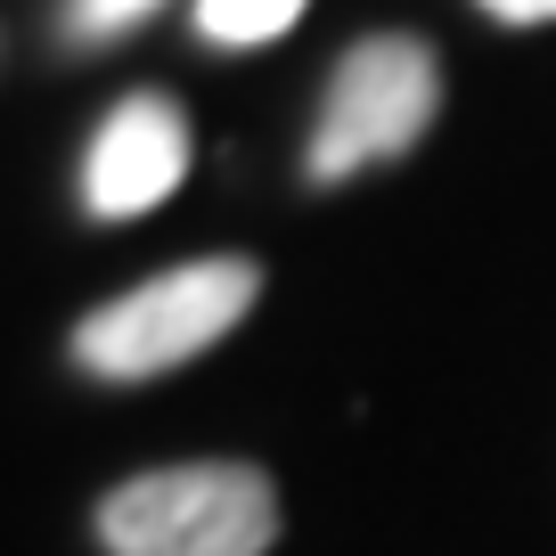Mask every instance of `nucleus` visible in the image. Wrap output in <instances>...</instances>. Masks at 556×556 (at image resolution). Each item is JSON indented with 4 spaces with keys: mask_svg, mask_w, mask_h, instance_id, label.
Returning a JSON list of instances; mask_svg holds the SVG:
<instances>
[{
    "mask_svg": "<svg viewBox=\"0 0 556 556\" xmlns=\"http://www.w3.org/2000/svg\"><path fill=\"white\" fill-rule=\"evenodd\" d=\"M262 295V270L245 254H197L180 270L148 278L131 295L99 303V312L74 328V361L106 384H139V377H164V368L197 361L205 344H222Z\"/></svg>",
    "mask_w": 556,
    "mask_h": 556,
    "instance_id": "1",
    "label": "nucleus"
},
{
    "mask_svg": "<svg viewBox=\"0 0 556 556\" xmlns=\"http://www.w3.org/2000/svg\"><path fill=\"white\" fill-rule=\"evenodd\" d=\"M99 540L115 556H262L278 540V491L238 458L156 467L99 500Z\"/></svg>",
    "mask_w": 556,
    "mask_h": 556,
    "instance_id": "2",
    "label": "nucleus"
},
{
    "mask_svg": "<svg viewBox=\"0 0 556 556\" xmlns=\"http://www.w3.org/2000/svg\"><path fill=\"white\" fill-rule=\"evenodd\" d=\"M442 99V74L434 50L409 34H377L361 50H344L328 83V106H319V131H312V180H344L361 164L401 156L426 123H434Z\"/></svg>",
    "mask_w": 556,
    "mask_h": 556,
    "instance_id": "3",
    "label": "nucleus"
},
{
    "mask_svg": "<svg viewBox=\"0 0 556 556\" xmlns=\"http://www.w3.org/2000/svg\"><path fill=\"white\" fill-rule=\"evenodd\" d=\"M180 173H189V115H180L164 90H139V99H123L115 115L99 123V139H90L83 205L99 213V222H131V213L164 205V197L180 189Z\"/></svg>",
    "mask_w": 556,
    "mask_h": 556,
    "instance_id": "4",
    "label": "nucleus"
},
{
    "mask_svg": "<svg viewBox=\"0 0 556 556\" xmlns=\"http://www.w3.org/2000/svg\"><path fill=\"white\" fill-rule=\"evenodd\" d=\"M303 9L312 0H197V34L222 50H254V41H278Z\"/></svg>",
    "mask_w": 556,
    "mask_h": 556,
    "instance_id": "5",
    "label": "nucleus"
},
{
    "mask_svg": "<svg viewBox=\"0 0 556 556\" xmlns=\"http://www.w3.org/2000/svg\"><path fill=\"white\" fill-rule=\"evenodd\" d=\"M148 9H164V0H74L66 9V34L74 41H106V34H131Z\"/></svg>",
    "mask_w": 556,
    "mask_h": 556,
    "instance_id": "6",
    "label": "nucleus"
},
{
    "mask_svg": "<svg viewBox=\"0 0 556 556\" xmlns=\"http://www.w3.org/2000/svg\"><path fill=\"white\" fill-rule=\"evenodd\" d=\"M500 25H548L556 17V0H483Z\"/></svg>",
    "mask_w": 556,
    "mask_h": 556,
    "instance_id": "7",
    "label": "nucleus"
}]
</instances>
